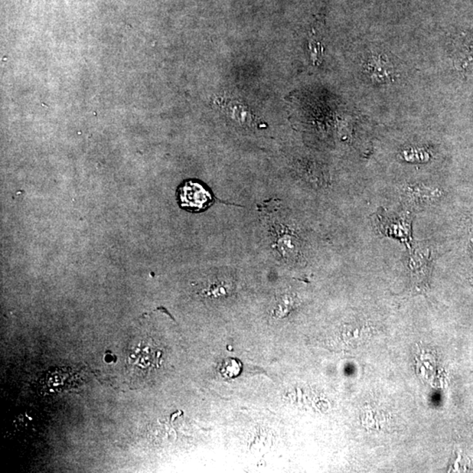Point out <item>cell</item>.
Here are the masks:
<instances>
[{"label":"cell","mask_w":473,"mask_h":473,"mask_svg":"<svg viewBox=\"0 0 473 473\" xmlns=\"http://www.w3.org/2000/svg\"><path fill=\"white\" fill-rule=\"evenodd\" d=\"M364 70L374 83H391L396 77V68L392 61L383 54H371L365 61Z\"/></svg>","instance_id":"cell-2"},{"label":"cell","mask_w":473,"mask_h":473,"mask_svg":"<svg viewBox=\"0 0 473 473\" xmlns=\"http://www.w3.org/2000/svg\"><path fill=\"white\" fill-rule=\"evenodd\" d=\"M242 370V365L236 358H227L220 367V374L224 378H233L239 376Z\"/></svg>","instance_id":"cell-4"},{"label":"cell","mask_w":473,"mask_h":473,"mask_svg":"<svg viewBox=\"0 0 473 473\" xmlns=\"http://www.w3.org/2000/svg\"><path fill=\"white\" fill-rule=\"evenodd\" d=\"M178 200L181 207L189 211H201L210 206L212 197L210 192L197 182L187 181L178 189Z\"/></svg>","instance_id":"cell-1"},{"label":"cell","mask_w":473,"mask_h":473,"mask_svg":"<svg viewBox=\"0 0 473 473\" xmlns=\"http://www.w3.org/2000/svg\"><path fill=\"white\" fill-rule=\"evenodd\" d=\"M378 229L384 234L392 235L393 237L400 239L409 243L411 237L410 224L411 220L406 215L401 217H390L386 212L383 214H378Z\"/></svg>","instance_id":"cell-3"}]
</instances>
